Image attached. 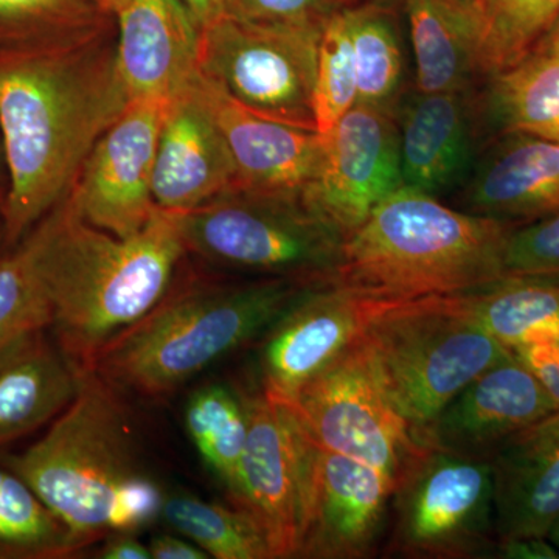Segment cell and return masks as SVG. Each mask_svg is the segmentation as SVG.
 <instances>
[{"label": "cell", "mask_w": 559, "mask_h": 559, "mask_svg": "<svg viewBox=\"0 0 559 559\" xmlns=\"http://www.w3.org/2000/svg\"><path fill=\"white\" fill-rule=\"evenodd\" d=\"M479 76L520 64L559 16V0H476Z\"/></svg>", "instance_id": "f1b7e54d"}, {"label": "cell", "mask_w": 559, "mask_h": 559, "mask_svg": "<svg viewBox=\"0 0 559 559\" xmlns=\"http://www.w3.org/2000/svg\"><path fill=\"white\" fill-rule=\"evenodd\" d=\"M178 223L187 255L212 270L329 283L341 263L344 235L304 194L234 187Z\"/></svg>", "instance_id": "52a82bcc"}, {"label": "cell", "mask_w": 559, "mask_h": 559, "mask_svg": "<svg viewBox=\"0 0 559 559\" xmlns=\"http://www.w3.org/2000/svg\"><path fill=\"white\" fill-rule=\"evenodd\" d=\"M325 138L318 178L304 198L345 238L403 187L396 117L356 105Z\"/></svg>", "instance_id": "4fadbf2b"}, {"label": "cell", "mask_w": 559, "mask_h": 559, "mask_svg": "<svg viewBox=\"0 0 559 559\" xmlns=\"http://www.w3.org/2000/svg\"><path fill=\"white\" fill-rule=\"evenodd\" d=\"M79 551L64 522L31 485L0 468V559H60Z\"/></svg>", "instance_id": "f546056e"}, {"label": "cell", "mask_w": 559, "mask_h": 559, "mask_svg": "<svg viewBox=\"0 0 559 559\" xmlns=\"http://www.w3.org/2000/svg\"><path fill=\"white\" fill-rule=\"evenodd\" d=\"M3 165H5V159H3L2 145H0V204H2V176H3Z\"/></svg>", "instance_id": "bcb514c9"}, {"label": "cell", "mask_w": 559, "mask_h": 559, "mask_svg": "<svg viewBox=\"0 0 559 559\" xmlns=\"http://www.w3.org/2000/svg\"><path fill=\"white\" fill-rule=\"evenodd\" d=\"M547 538H549L550 543L554 544V546L557 547V549L559 550V516L558 520L554 522V525H551Z\"/></svg>", "instance_id": "f6af8a7d"}, {"label": "cell", "mask_w": 559, "mask_h": 559, "mask_svg": "<svg viewBox=\"0 0 559 559\" xmlns=\"http://www.w3.org/2000/svg\"><path fill=\"white\" fill-rule=\"evenodd\" d=\"M481 110L500 134L559 140V58L532 53L489 79Z\"/></svg>", "instance_id": "4316f807"}, {"label": "cell", "mask_w": 559, "mask_h": 559, "mask_svg": "<svg viewBox=\"0 0 559 559\" xmlns=\"http://www.w3.org/2000/svg\"><path fill=\"white\" fill-rule=\"evenodd\" d=\"M462 201L465 212L516 226L559 212V140L503 134L474 164Z\"/></svg>", "instance_id": "44dd1931"}, {"label": "cell", "mask_w": 559, "mask_h": 559, "mask_svg": "<svg viewBox=\"0 0 559 559\" xmlns=\"http://www.w3.org/2000/svg\"><path fill=\"white\" fill-rule=\"evenodd\" d=\"M511 353L538 378L555 411H559V337L524 345Z\"/></svg>", "instance_id": "74e56055"}, {"label": "cell", "mask_w": 559, "mask_h": 559, "mask_svg": "<svg viewBox=\"0 0 559 559\" xmlns=\"http://www.w3.org/2000/svg\"><path fill=\"white\" fill-rule=\"evenodd\" d=\"M162 518L210 558L271 559V547L248 510L205 502L189 495L165 499Z\"/></svg>", "instance_id": "4dcf8cb0"}, {"label": "cell", "mask_w": 559, "mask_h": 559, "mask_svg": "<svg viewBox=\"0 0 559 559\" xmlns=\"http://www.w3.org/2000/svg\"><path fill=\"white\" fill-rule=\"evenodd\" d=\"M151 558L156 559H207L201 547L190 539H179L171 535L154 536L150 543Z\"/></svg>", "instance_id": "60d3db41"}, {"label": "cell", "mask_w": 559, "mask_h": 559, "mask_svg": "<svg viewBox=\"0 0 559 559\" xmlns=\"http://www.w3.org/2000/svg\"><path fill=\"white\" fill-rule=\"evenodd\" d=\"M194 84L229 146L237 187L305 194L322 167L325 138L318 131L280 123L246 109L200 70Z\"/></svg>", "instance_id": "d6986e66"}, {"label": "cell", "mask_w": 559, "mask_h": 559, "mask_svg": "<svg viewBox=\"0 0 559 559\" xmlns=\"http://www.w3.org/2000/svg\"><path fill=\"white\" fill-rule=\"evenodd\" d=\"M503 277L559 283V212L511 230L503 252Z\"/></svg>", "instance_id": "836d02e7"}, {"label": "cell", "mask_w": 559, "mask_h": 559, "mask_svg": "<svg viewBox=\"0 0 559 559\" xmlns=\"http://www.w3.org/2000/svg\"><path fill=\"white\" fill-rule=\"evenodd\" d=\"M117 20V66L130 102H168L197 75L201 27L180 0H130Z\"/></svg>", "instance_id": "ffe728a7"}, {"label": "cell", "mask_w": 559, "mask_h": 559, "mask_svg": "<svg viewBox=\"0 0 559 559\" xmlns=\"http://www.w3.org/2000/svg\"><path fill=\"white\" fill-rule=\"evenodd\" d=\"M164 496L142 473L134 474L117 491L110 514L109 533H134L162 514Z\"/></svg>", "instance_id": "8d00e7d4"}, {"label": "cell", "mask_w": 559, "mask_h": 559, "mask_svg": "<svg viewBox=\"0 0 559 559\" xmlns=\"http://www.w3.org/2000/svg\"><path fill=\"white\" fill-rule=\"evenodd\" d=\"M165 106L167 102L128 103L91 150L69 193L91 226L128 238L153 218L154 160Z\"/></svg>", "instance_id": "7c38bea8"}, {"label": "cell", "mask_w": 559, "mask_h": 559, "mask_svg": "<svg viewBox=\"0 0 559 559\" xmlns=\"http://www.w3.org/2000/svg\"><path fill=\"white\" fill-rule=\"evenodd\" d=\"M186 425L205 465L229 492L240 489L241 463L248 441V412L242 392L213 382L194 392L187 404Z\"/></svg>", "instance_id": "83f0119b"}, {"label": "cell", "mask_w": 559, "mask_h": 559, "mask_svg": "<svg viewBox=\"0 0 559 559\" xmlns=\"http://www.w3.org/2000/svg\"><path fill=\"white\" fill-rule=\"evenodd\" d=\"M409 27L415 91L423 94L474 86L477 69L476 14L460 0H399Z\"/></svg>", "instance_id": "cb8c5ba5"}, {"label": "cell", "mask_w": 559, "mask_h": 559, "mask_svg": "<svg viewBox=\"0 0 559 559\" xmlns=\"http://www.w3.org/2000/svg\"><path fill=\"white\" fill-rule=\"evenodd\" d=\"M128 2H130V0H97V3L102 7L103 11L114 14L119 13Z\"/></svg>", "instance_id": "ee69618b"}, {"label": "cell", "mask_w": 559, "mask_h": 559, "mask_svg": "<svg viewBox=\"0 0 559 559\" xmlns=\"http://www.w3.org/2000/svg\"><path fill=\"white\" fill-rule=\"evenodd\" d=\"M340 0H223L224 16L259 24L325 27Z\"/></svg>", "instance_id": "e575fe53"}, {"label": "cell", "mask_w": 559, "mask_h": 559, "mask_svg": "<svg viewBox=\"0 0 559 559\" xmlns=\"http://www.w3.org/2000/svg\"><path fill=\"white\" fill-rule=\"evenodd\" d=\"M359 340L286 404L320 448L381 471L396 488L425 444L389 400Z\"/></svg>", "instance_id": "30bf717a"}, {"label": "cell", "mask_w": 559, "mask_h": 559, "mask_svg": "<svg viewBox=\"0 0 559 559\" xmlns=\"http://www.w3.org/2000/svg\"><path fill=\"white\" fill-rule=\"evenodd\" d=\"M358 102V73L344 7L334 11L320 36L314 109L319 134L333 131Z\"/></svg>", "instance_id": "d6a6232c"}, {"label": "cell", "mask_w": 559, "mask_h": 559, "mask_svg": "<svg viewBox=\"0 0 559 559\" xmlns=\"http://www.w3.org/2000/svg\"><path fill=\"white\" fill-rule=\"evenodd\" d=\"M55 342L80 371L170 290L187 257L178 213L156 210L119 238L86 223L68 197L38 223Z\"/></svg>", "instance_id": "7a4b0ae2"}, {"label": "cell", "mask_w": 559, "mask_h": 559, "mask_svg": "<svg viewBox=\"0 0 559 559\" xmlns=\"http://www.w3.org/2000/svg\"><path fill=\"white\" fill-rule=\"evenodd\" d=\"M514 227L401 187L342 242L333 283L381 301L468 293L503 277Z\"/></svg>", "instance_id": "277c9868"}, {"label": "cell", "mask_w": 559, "mask_h": 559, "mask_svg": "<svg viewBox=\"0 0 559 559\" xmlns=\"http://www.w3.org/2000/svg\"><path fill=\"white\" fill-rule=\"evenodd\" d=\"M495 557L507 559H558L559 550L549 538L527 536V538L502 539L496 543Z\"/></svg>", "instance_id": "f35d334b"}, {"label": "cell", "mask_w": 559, "mask_h": 559, "mask_svg": "<svg viewBox=\"0 0 559 559\" xmlns=\"http://www.w3.org/2000/svg\"><path fill=\"white\" fill-rule=\"evenodd\" d=\"M455 296L484 330L510 352L559 337V283L502 277Z\"/></svg>", "instance_id": "484cf974"}, {"label": "cell", "mask_w": 559, "mask_h": 559, "mask_svg": "<svg viewBox=\"0 0 559 559\" xmlns=\"http://www.w3.org/2000/svg\"><path fill=\"white\" fill-rule=\"evenodd\" d=\"M120 390L91 370L43 437L5 460L72 533L80 550L109 535L117 491L140 473Z\"/></svg>", "instance_id": "5b68a950"}, {"label": "cell", "mask_w": 559, "mask_h": 559, "mask_svg": "<svg viewBox=\"0 0 559 559\" xmlns=\"http://www.w3.org/2000/svg\"><path fill=\"white\" fill-rule=\"evenodd\" d=\"M356 73L358 102L396 117L406 97L407 58L399 0H366L344 7Z\"/></svg>", "instance_id": "d4e9b609"}, {"label": "cell", "mask_w": 559, "mask_h": 559, "mask_svg": "<svg viewBox=\"0 0 559 559\" xmlns=\"http://www.w3.org/2000/svg\"><path fill=\"white\" fill-rule=\"evenodd\" d=\"M81 371L46 331L0 355V451L50 425L79 392Z\"/></svg>", "instance_id": "603a6c76"}, {"label": "cell", "mask_w": 559, "mask_h": 559, "mask_svg": "<svg viewBox=\"0 0 559 559\" xmlns=\"http://www.w3.org/2000/svg\"><path fill=\"white\" fill-rule=\"evenodd\" d=\"M491 460L425 447L393 491L388 554L463 559L495 554Z\"/></svg>", "instance_id": "ba28073f"}, {"label": "cell", "mask_w": 559, "mask_h": 559, "mask_svg": "<svg viewBox=\"0 0 559 559\" xmlns=\"http://www.w3.org/2000/svg\"><path fill=\"white\" fill-rule=\"evenodd\" d=\"M248 441L235 506L248 510L266 536L272 558L299 557L318 443L289 404L263 390L242 393Z\"/></svg>", "instance_id": "8fae6325"}, {"label": "cell", "mask_w": 559, "mask_h": 559, "mask_svg": "<svg viewBox=\"0 0 559 559\" xmlns=\"http://www.w3.org/2000/svg\"><path fill=\"white\" fill-rule=\"evenodd\" d=\"M342 7L356 5V3L366 2V0H340Z\"/></svg>", "instance_id": "7dc6e473"}, {"label": "cell", "mask_w": 559, "mask_h": 559, "mask_svg": "<svg viewBox=\"0 0 559 559\" xmlns=\"http://www.w3.org/2000/svg\"><path fill=\"white\" fill-rule=\"evenodd\" d=\"M359 341L418 441L474 378L511 356L455 294L385 301Z\"/></svg>", "instance_id": "8992f818"}, {"label": "cell", "mask_w": 559, "mask_h": 559, "mask_svg": "<svg viewBox=\"0 0 559 559\" xmlns=\"http://www.w3.org/2000/svg\"><path fill=\"white\" fill-rule=\"evenodd\" d=\"M38 224L0 257V355L50 330L51 304L40 270Z\"/></svg>", "instance_id": "1f68e13d"}, {"label": "cell", "mask_w": 559, "mask_h": 559, "mask_svg": "<svg viewBox=\"0 0 559 559\" xmlns=\"http://www.w3.org/2000/svg\"><path fill=\"white\" fill-rule=\"evenodd\" d=\"M97 0H0V22L46 25L51 32L103 20Z\"/></svg>", "instance_id": "d590c367"}, {"label": "cell", "mask_w": 559, "mask_h": 559, "mask_svg": "<svg viewBox=\"0 0 559 559\" xmlns=\"http://www.w3.org/2000/svg\"><path fill=\"white\" fill-rule=\"evenodd\" d=\"M392 481L318 444L299 557L360 559L377 550L390 516Z\"/></svg>", "instance_id": "9a60e30c"}, {"label": "cell", "mask_w": 559, "mask_h": 559, "mask_svg": "<svg viewBox=\"0 0 559 559\" xmlns=\"http://www.w3.org/2000/svg\"><path fill=\"white\" fill-rule=\"evenodd\" d=\"M481 117L476 86L407 94L396 110L403 187L439 198L465 186Z\"/></svg>", "instance_id": "e0dca14e"}, {"label": "cell", "mask_w": 559, "mask_h": 559, "mask_svg": "<svg viewBox=\"0 0 559 559\" xmlns=\"http://www.w3.org/2000/svg\"><path fill=\"white\" fill-rule=\"evenodd\" d=\"M102 559H150V547L140 543L134 533L114 532L105 536L102 549L98 550Z\"/></svg>", "instance_id": "ab89813d"}, {"label": "cell", "mask_w": 559, "mask_h": 559, "mask_svg": "<svg viewBox=\"0 0 559 559\" xmlns=\"http://www.w3.org/2000/svg\"><path fill=\"white\" fill-rule=\"evenodd\" d=\"M496 539L547 538L559 516V411L491 457Z\"/></svg>", "instance_id": "7402d4cb"}, {"label": "cell", "mask_w": 559, "mask_h": 559, "mask_svg": "<svg viewBox=\"0 0 559 559\" xmlns=\"http://www.w3.org/2000/svg\"><path fill=\"white\" fill-rule=\"evenodd\" d=\"M322 32L223 14L201 31L200 72L246 109L318 131L314 90Z\"/></svg>", "instance_id": "9c48e42d"}, {"label": "cell", "mask_w": 559, "mask_h": 559, "mask_svg": "<svg viewBox=\"0 0 559 559\" xmlns=\"http://www.w3.org/2000/svg\"><path fill=\"white\" fill-rule=\"evenodd\" d=\"M555 412L546 389L511 353L466 385L421 433L425 447L491 460L514 436Z\"/></svg>", "instance_id": "2e32d148"}, {"label": "cell", "mask_w": 559, "mask_h": 559, "mask_svg": "<svg viewBox=\"0 0 559 559\" xmlns=\"http://www.w3.org/2000/svg\"><path fill=\"white\" fill-rule=\"evenodd\" d=\"M532 53L547 55V57L559 58V16L557 20H555L554 24L550 25V28L546 32V35H544L543 38L539 39V43L536 44V47L533 49Z\"/></svg>", "instance_id": "7bdbcfd3"}, {"label": "cell", "mask_w": 559, "mask_h": 559, "mask_svg": "<svg viewBox=\"0 0 559 559\" xmlns=\"http://www.w3.org/2000/svg\"><path fill=\"white\" fill-rule=\"evenodd\" d=\"M323 283L223 278L180 267L164 299L97 353L90 369L114 388L164 399L274 325Z\"/></svg>", "instance_id": "3957f363"}, {"label": "cell", "mask_w": 559, "mask_h": 559, "mask_svg": "<svg viewBox=\"0 0 559 559\" xmlns=\"http://www.w3.org/2000/svg\"><path fill=\"white\" fill-rule=\"evenodd\" d=\"M460 2L466 3V5L474 7L476 0H460Z\"/></svg>", "instance_id": "c3c4849f"}, {"label": "cell", "mask_w": 559, "mask_h": 559, "mask_svg": "<svg viewBox=\"0 0 559 559\" xmlns=\"http://www.w3.org/2000/svg\"><path fill=\"white\" fill-rule=\"evenodd\" d=\"M180 2L190 11L193 20L200 25L201 31L210 22L223 16V0H180Z\"/></svg>", "instance_id": "b9f144b4"}, {"label": "cell", "mask_w": 559, "mask_h": 559, "mask_svg": "<svg viewBox=\"0 0 559 559\" xmlns=\"http://www.w3.org/2000/svg\"><path fill=\"white\" fill-rule=\"evenodd\" d=\"M128 103L117 39L103 20L0 46L7 249L68 197L91 150Z\"/></svg>", "instance_id": "6da1fadb"}, {"label": "cell", "mask_w": 559, "mask_h": 559, "mask_svg": "<svg viewBox=\"0 0 559 559\" xmlns=\"http://www.w3.org/2000/svg\"><path fill=\"white\" fill-rule=\"evenodd\" d=\"M234 187L237 168L229 146L193 76L165 106L154 160V204L164 212L187 213Z\"/></svg>", "instance_id": "ac0fdd59"}, {"label": "cell", "mask_w": 559, "mask_h": 559, "mask_svg": "<svg viewBox=\"0 0 559 559\" xmlns=\"http://www.w3.org/2000/svg\"><path fill=\"white\" fill-rule=\"evenodd\" d=\"M384 304L337 283L316 286L264 333L261 390L272 400L290 403L362 336Z\"/></svg>", "instance_id": "5bb4252c"}]
</instances>
